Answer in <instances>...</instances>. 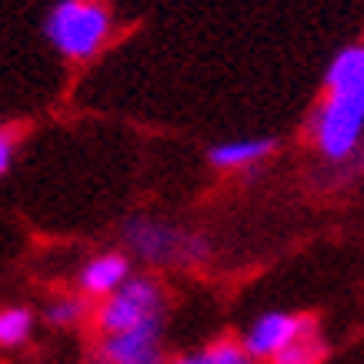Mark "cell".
<instances>
[{
	"label": "cell",
	"mask_w": 364,
	"mask_h": 364,
	"mask_svg": "<svg viewBox=\"0 0 364 364\" xmlns=\"http://www.w3.org/2000/svg\"><path fill=\"white\" fill-rule=\"evenodd\" d=\"M167 318V291L154 274H131L114 294L94 304L90 324L97 338L121 334L131 328H144Z\"/></svg>",
	"instance_id": "obj_4"
},
{
	"label": "cell",
	"mask_w": 364,
	"mask_h": 364,
	"mask_svg": "<svg viewBox=\"0 0 364 364\" xmlns=\"http://www.w3.org/2000/svg\"><path fill=\"white\" fill-rule=\"evenodd\" d=\"M324 361H328V341L321 334L318 321H311L308 328L287 348H281L267 364H324Z\"/></svg>",
	"instance_id": "obj_10"
},
{
	"label": "cell",
	"mask_w": 364,
	"mask_h": 364,
	"mask_svg": "<svg viewBox=\"0 0 364 364\" xmlns=\"http://www.w3.org/2000/svg\"><path fill=\"white\" fill-rule=\"evenodd\" d=\"M90 314H94V304L77 291L74 294H57L44 308V321L50 328H60V331H74L80 324H87Z\"/></svg>",
	"instance_id": "obj_11"
},
{
	"label": "cell",
	"mask_w": 364,
	"mask_h": 364,
	"mask_svg": "<svg viewBox=\"0 0 364 364\" xmlns=\"http://www.w3.org/2000/svg\"><path fill=\"white\" fill-rule=\"evenodd\" d=\"M94 364H167L164 321L97 338V344H94Z\"/></svg>",
	"instance_id": "obj_5"
},
{
	"label": "cell",
	"mask_w": 364,
	"mask_h": 364,
	"mask_svg": "<svg viewBox=\"0 0 364 364\" xmlns=\"http://www.w3.org/2000/svg\"><path fill=\"white\" fill-rule=\"evenodd\" d=\"M274 137H237V141L214 144L208 151V161L218 171H254L274 154Z\"/></svg>",
	"instance_id": "obj_8"
},
{
	"label": "cell",
	"mask_w": 364,
	"mask_h": 364,
	"mask_svg": "<svg viewBox=\"0 0 364 364\" xmlns=\"http://www.w3.org/2000/svg\"><path fill=\"white\" fill-rule=\"evenodd\" d=\"M167 364H261L254 361L247 348L241 344V338H214V341L200 344L194 351H184L171 358Z\"/></svg>",
	"instance_id": "obj_9"
},
{
	"label": "cell",
	"mask_w": 364,
	"mask_h": 364,
	"mask_svg": "<svg viewBox=\"0 0 364 364\" xmlns=\"http://www.w3.org/2000/svg\"><path fill=\"white\" fill-rule=\"evenodd\" d=\"M361 174H364V144L354 151V157H348L344 164L334 167V184H348V181H354Z\"/></svg>",
	"instance_id": "obj_13"
},
{
	"label": "cell",
	"mask_w": 364,
	"mask_h": 364,
	"mask_svg": "<svg viewBox=\"0 0 364 364\" xmlns=\"http://www.w3.org/2000/svg\"><path fill=\"white\" fill-rule=\"evenodd\" d=\"M121 241L131 257L151 267H200L210 257V241L181 224L134 214L121 228Z\"/></svg>",
	"instance_id": "obj_3"
},
{
	"label": "cell",
	"mask_w": 364,
	"mask_h": 364,
	"mask_svg": "<svg viewBox=\"0 0 364 364\" xmlns=\"http://www.w3.org/2000/svg\"><path fill=\"white\" fill-rule=\"evenodd\" d=\"M308 137L331 167L364 144V44L338 50L324 70V97L308 117Z\"/></svg>",
	"instance_id": "obj_1"
},
{
	"label": "cell",
	"mask_w": 364,
	"mask_h": 364,
	"mask_svg": "<svg viewBox=\"0 0 364 364\" xmlns=\"http://www.w3.org/2000/svg\"><path fill=\"white\" fill-rule=\"evenodd\" d=\"M14 157H17V134H14V131H4V127H0V177L11 171Z\"/></svg>",
	"instance_id": "obj_14"
},
{
	"label": "cell",
	"mask_w": 364,
	"mask_h": 364,
	"mask_svg": "<svg viewBox=\"0 0 364 364\" xmlns=\"http://www.w3.org/2000/svg\"><path fill=\"white\" fill-rule=\"evenodd\" d=\"M33 324H37V314L23 304L0 308V351H14V348L31 341Z\"/></svg>",
	"instance_id": "obj_12"
},
{
	"label": "cell",
	"mask_w": 364,
	"mask_h": 364,
	"mask_svg": "<svg viewBox=\"0 0 364 364\" xmlns=\"http://www.w3.org/2000/svg\"><path fill=\"white\" fill-rule=\"evenodd\" d=\"M311 314H291V311H264L247 324V331L241 334V344L247 348L254 361L267 364L281 348L294 341L304 328L311 324Z\"/></svg>",
	"instance_id": "obj_6"
},
{
	"label": "cell",
	"mask_w": 364,
	"mask_h": 364,
	"mask_svg": "<svg viewBox=\"0 0 364 364\" xmlns=\"http://www.w3.org/2000/svg\"><path fill=\"white\" fill-rule=\"evenodd\" d=\"M114 33V11L107 0H54L44 17V37L64 60H90Z\"/></svg>",
	"instance_id": "obj_2"
},
{
	"label": "cell",
	"mask_w": 364,
	"mask_h": 364,
	"mask_svg": "<svg viewBox=\"0 0 364 364\" xmlns=\"http://www.w3.org/2000/svg\"><path fill=\"white\" fill-rule=\"evenodd\" d=\"M131 274H134V267H131V254L127 251H100L80 264L77 294H84L87 301H104Z\"/></svg>",
	"instance_id": "obj_7"
}]
</instances>
